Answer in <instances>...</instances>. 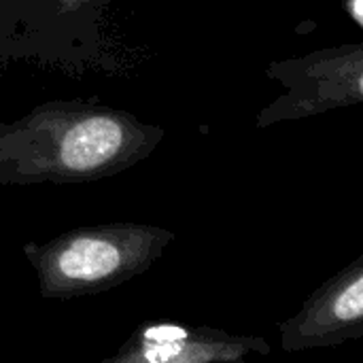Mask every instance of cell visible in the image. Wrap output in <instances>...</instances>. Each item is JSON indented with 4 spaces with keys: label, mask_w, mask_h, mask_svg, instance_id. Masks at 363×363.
<instances>
[{
    "label": "cell",
    "mask_w": 363,
    "mask_h": 363,
    "mask_svg": "<svg viewBox=\"0 0 363 363\" xmlns=\"http://www.w3.org/2000/svg\"><path fill=\"white\" fill-rule=\"evenodd\" d=\"M145 130L130 115L106 108L36 111L0 132L2 181L98 179L138 157Z\"/></svg>",
    "instance_id": "obj_1"
},
{
    "label": "cell",
    "mask_w": 363,
    "mask_h": 363,
    "mask_svg": "<svg viewBox=\"0 0 363 363\" xmlns=\"http://www.w3.org/2000/svg\"><path fill=\"white\" fill-rule=\"evenodd\" d=\"M266 347L264 342L240 340L219 332L189 330L181 325H147L121 349L115 362L145 363H200L240 359L249 349Z\"/></svg>",
    "instance_id": "obj_4"
},
{
    "label": "cell",
    "mask_w": 363,
    "mask_h": 363,
    "mask_svg": "<svg viewBox=\"0 0 363 363\" xmlns=\"http://www.w3.org/2000/svg\"><path fill=\"white\" fill-rule=\"evenodd\" d=\"M363 268L355 262L340 277L325 283L298 317L283 323L287 351L338 345L362 334Z\"/></svg>",
    "instance_id": "obj_3"
},
{
    "label": "cell",
    "mask_w": 363,
    "mask_h": 363,
    "mask_svg": "<svg viewBox=\"0 0 363 363\" xmlns=\"http://www.w3.org/2000/svg\"><path fill=\"white\" fill-rule=\"evenodd\" d=\"M353 15H355V21L362 26V21H363V15H362V0H353Z\"/></svg>",
    "instance_id": "obj_5"
},
{
    "label": "cell",
    "mask_w": 363,
    "mask_h": 363,
    "mask_svg": "<svg viewBox=\"0 0 363 363\" xmlns=\"http://www.w3.org/2000/svg\"><path fill=\"white\" fill-rule=\"evenodd\" d=\"M172 236L149 225H100L68 232L28 255L45 298H79L143 272Z\"/></svg>",
    "instance_id": "obj_2"
}]
</instances>
